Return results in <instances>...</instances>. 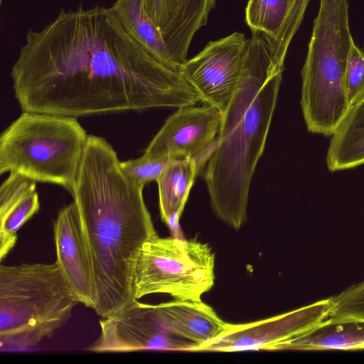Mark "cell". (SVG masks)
I'll use <instances>...</instances> for the list:
<instances>
[{
  "label": "cell",
  "instance_id": "1",
  "mask_svg": "<svg viewBox=\"0 0 364 364\" xmlns=\"http://www.w3.org/2000/svg\"><path fill=\"white\" fill-rule=\"evenodd\" d=\"M23 112L80 117L201 102L128 33L113 8L62 9L28 29L11 70Z\"/></svg>",
  "mask_w": 364,
  "mask_h": 364
},
{
  "label": "cell",
  "instance_id": "2",
  "mask_svg": "<svg viewBox=\"0 0 364 364\" xmlns=\"http://www.w3.org/2000/svg\"><path fill=\"white\" fill-rule=\"evenodd\" d=\"M105 138L88 135L71 195L90 250L95 313L109 317L135 299L134 268L144 245L158 236L143 188L122 171Z\"/></svg>",
  "mask_w": 364,
  "mask_h": 364
},
{
  "label": "cell",
  "instance_id": "3",
  "mask_svg": "<svg viewBox=\"0 0 364 364\" xmlns=\"http://www.w3.org/2000/svg\"><path fill=\"white\" fill-rule=\"evenodd\" d=\"M284 67L264 35L252 32L242 85L222 112L203 173L215 215L237 230L247 220L250 186L262 156Z\"/></svg>",
  "mask_w": 364,
  "mask_h": 364
},
{
  "label": "cell",
  "instance_id": "4",
  "mask_svg": "<svg viewBox=\"0 0 364 364\" xmlns=\"http://www.w3.org/2000/svg\"><path fill=\"white\" fill-rule=\"evenodd\" d=\"M77 304L56 262L1 264V350H25L52 336Z\"/></svg>",
  "mask_w": 364,
  "mask_h": 364
},
{
  "label": "cell",
  "instance_id": "5",
  "mask_svg": "<svg viewBox=\"0 0 364 364\" xmlns=\"http://www.w3.org/2000/svg\"><path fill=\"white\" fill-rule=\"evenodd\" d=\"M348 2L321 0L301 70V106L308 131L331 136L349 110L345 75L353 37Z\"/></svg>",
  "mask_w": 364,
  "mask_h": 364
},
{
  "label": "cell",
  "instance_id": "6",
  "mask_svg": "<svg viewBox=\"0 0 364 364\" xmlns=\"http://www.w3.org/2000/svg\"><path fill=\"white\" fill-rule=\"evenodd\" d=\"M88 134L77 117L23 112L0 136V173H16L73 193Z\"/></svg>",
  "mask_w": 364,
  "mask_h": 364
},
{
  "label": "cell",
  "instance_id": "7",
  "mask_svg": "<svg viewBox=\"0 0 364 364\" xmlns=\"http://www.w3.org/2000/svg\"><path fill=\"white\" fill-rule=\"evenodd\" d=\"M215 256L207 244L178 237L146 242L134 268L135 300L164 293L176 300L200 301L215 282Z\"/></svg>",
  "mask_w": 364,
  "mask_h": 364
},
{
  "label": "cell",
  "instance_id": "8",
  "mask_svg": "<svg viewBox=\"0 0 364 364\" xmlns=\"http://www.w3.org/2000/svg\"><path fill=\"white\" fill-rule=\"evenodd\" d=\"M249 43L250 38L235 32L209 42L182 64L180 73L205 105L222 112L226 109L245 77Z\"/></svg>",
  "mask_w": 364,
  "mask_h": 364
},
{
  "label": "cell",
  "instance_id": "9",
  "mask_svg": "<svg viewBox=\"0 0 364 364\" xmlns=\"http://www.w3.org/2000/svg\"><path fill=\"white\" fill-rule=\"evenodd\" d=\"M99 323L100 336L87 350L97 353L141 350L193 351L196 346L171 333L157 304L134 300L114 314L102 318Z\"/></svg>",
  "mask_w": 364,
  "mask_h": 364
},
{
  "label": "cell",
  "instance_id": "10",
  "mask_svg": "<svg viewBox=\"0 0 364 364\" xmlns=\"http://www.w3.org/2000/svg\"><path fill=\"white\" fill-rule=\"evenodd\" d=\"M332 306L329 297L263 320L229 323L220 337L194 351L274 350L281 343L305 335L328 318Z\"/></svg>",
  "mask_w": 364,
  "mask_h": 364
},
{
  "label": "cell",
  "instance_id": "11",
  "mask_svg": "<svg viewBox=\"0 0 364 364\" xmlns=\"http://www.w3.org/2000/svg\"><path fill=\"white\" fill-rule=\"evenodd\" d=\"M221 122L222 112L213 106L180 107L165 121L143 156L193 159L198 166L201 156L216 141Z\"/></svg>",
  "mask_w": 364,
  "mask_h": 364
},
{
  "label": "cell",
  "instance_id": "12",
  "mask_svg": "<svg viewBox=\"0 0 364 364\" xmlns=\"http://www.w3.org/2000/svg\"><path fill=\"white\" fill-rule=\"evenodd\" d=\"M58 263L78 302L95 309L97 291L90 250L73 200L60 209L53 223Z\"/></svg>",
  "mask_w": 364,
  "mask_h": 364
},
{
  "label": "cell",
  "instance_id": "13",
  "mask_svg": "<svg viewBox=\"0 0 364 364\" xmlns=\"http://www.w3.org/2000/svg\"><path fill=\"white\" fill-rule=\"evenodd\" d=\"M309 0H249L245 21L252 31L267 36L275 60L284 65L289 46Z\"/></svg>",
  "mask_w": 364,
  "mask_h": 364
},
{
  "label": "cell",
  "instance_id": "14",
  "mask_svg": "<svg viewBox=\"0 0 364 364\" xmlns=\"http://www.w3.org/2000/svg\"><path fill=\"white\" fill-rule=\"evenodd\" d=\"M36 181L9 173L0 187V259L15 245L18 230L40 209Z\"/></svg>",
  "mask_w": 364,
  "mask_h": 364
},
{
  "label": "cell",
  "instance_id": "15",
  "mask_svg": "<svg viewBox=\"0 0 364 364\" xmlns=\"http://www.w3.org/2000/svg\"><path fill=\"white\" fill-rule=\"evenodd\" d=\"M157 305L171 333L196 345L193 351L220 337L229 326L201 300L173 299Z\"/></svg>",
  "mask_w": 364,
  "mask_h": 364
},
{
  "label": "cell",
  "instance_id": "16",
  "mask_svg": "<svg viewBox=\"0 0 364 364\" xmlns=\"http://www.w3.org/2000/svg\"><path fill=\"white\" fill-rule=\"evenodd\" d=\"M328 349H364V319L328 318L305 335L281 343L274 350Z\"/></svg>",
  "mask_w": 364,
  "mask_h": 364
},
{
  "label": "cell",
  "instance_id": "17",
  "mask_svg": "<svg viewBox=\"0 0 364 364\" xmlns=\"http://www.w3.org/2000/svg\"><path fill=\"white\" fill-rule=\"evenodd\" d=\"M198 170L193 159H173L156 181L161 218L172 232L178 230L180 217Z\"/></svg>",
  "mask_w": 364,
  "mask_h": 364
},
{
  "label": "cell",
  "instance_id": "18",
  "mask_svg": "<svg viewBox=\"0 0 364 364\" xmlns=\"http://www.w3.org/2000/svg\"><path fill=\"white\" fill-rule=\"evenodd\" d=\"M326 164L332 172L364 164V97L349 109L331 135Z\"/></svg>",
  "mask_w": 364,
  "mask_h": 364
},
{
  "label": "cell",
  "instance_id": "19",
  "mask_svg": "<svg viewBox=\"0 0 364 364\" xmlns=\"http://www.w3.org/2000/svg\"><path fill=\"white\" fill-rule=\"evenodd\" d=\"M128 33L146 51L168 68L181 71L161 33L139 0H116L112 6Z\"/></svg>",
  "mask_w": 364,
  "mask_h": 364
},
{
  "label": "cell",
  "instance_id": "20",
  "mask_svg": "<svg viewBox=\"0 0 364 364\" xmlns=\"http://www.w3.org/2000/svg\"><path fill=\"white\" fill-rule=\"evenodd\" d=\"M331 299L333 306L328 318L364 319V281L350 286Z\"/></svg>",
  "mask_w": 364,
  "mask_h": 364
},
{
  "label": "cell",
  "instance_id": "21",
  "mask_svg": "<svg viewBox=\"0 0 364 364\" xmlns=\"http://www.w3.org/2000/svg\"><path fill=\"white\" fill-rule=\"evenodd\" d=\"M345 83L350 109L364 97V52L353 41L347 58Z\"/></svg>",
  "mask_w": 364,
  "mask_h": 364
},
{
  "label": "cell",
  "instance_id": "22",
  "mask_svg": "<svg viewBox=\"0 0 364 364\" xmlns=\"http://www.w3.org/2000/svg\"><path fill=\"white\" fill-rule=\"evenodd\" d=\"M173 159H151L144 156L119 161L124 174L132 182L141 187L159 179L165 167Z\"/></svg>",
  "mask_w": 364,
  "mask_h": 364
}]
</instances>
